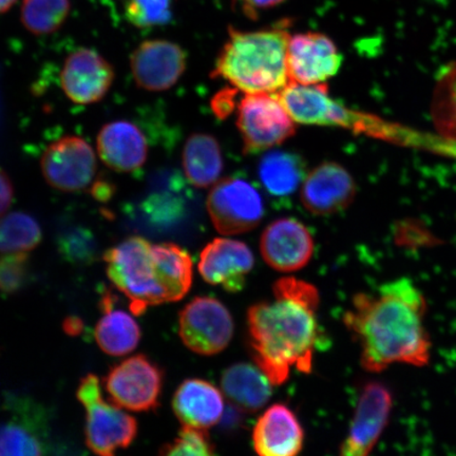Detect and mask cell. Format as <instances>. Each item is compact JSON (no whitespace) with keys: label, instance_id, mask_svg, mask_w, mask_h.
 <instances>
[{"label":"cell","instance_id":"36","mask_svg":"<svg viewBox=\"0 0 456 456\" xmlns=\"http://www.w3.org/2000/svg\"><path fill=\"white\" fill-rule=\"evenodd\" d=\"M242 4L249 10H260L275 7L281 4L284 0H241Z\"/></svg>","mask_w":456,"mask_h":456},{"label":"cell","instance_id":"21","mask_svg":"<svg viewBox=\"0 0 456 456\" xmlns=\"http://www.w3.org/2000/svg\"><path fill=\"white\" fill-rule=\"evenodd\" d=\"M305 432L297 416L282 403L273 404L256 420L253 432L258 456H298Z\"/></svg>","mask_w":456,"mask_h":456},{"label":"cell","instance_id":"16","mask_svg":"<svg viewBox=\"0 0 456 456\" xmlns=\"http://www.w3.org/2000/svg\"><path fill=\"white\" fill-rule=\"evenodd\" d=\"M186 54L179 45L163 39L142 43L131 55V72L138 87L151 93L173 88L186 70Z\"/></svg>","mask_w":456,"mask_h":456},{"label":"cell","instance_id":"33","mask_svg":"<svg viewBox=\"0 0 456 456\" xmlns=\"http://www.w3.org/2000/svg\"><path fill=\"white\" fill-rule=\"evenodd\" d=\"M62 256L72 264L86 265L93 262L95 256L94 237L84 231H76L62 237L60 242Z\"/></svg>","mask_w":456,"mask_h":456},{"label":"cell","instance_id":"25","mask_svg":"<svg viewBox=\"0 0 456 456\" xmlns=\"http://www.w3.org/2000/svg\"><path fill=\"white\" fill-rule=\"evenodd\" d=\"M182 159L186 178L193 186L208 188L219 181L224 170V158L219 142L213 135H191L185 142Z\"/></svg>","mask_w":456,"mask_h":456},{"label":"cell","instance_id":"17","mask_svg":"<svg viewBox=\"0 0 456 456\" xmlns=\"http://www.w3.org/2000/svg\"><path fill=\"white\" fill-rule=\"evenodd\" d=\"M356 195L353 176L335 162H324L305 176L300 198L306 210L318 216L338 214L349 208Z\"/></svg>","mask_w":456,"mask_h":456},{"label":"cell","instance_id":"6","mask_svg":"<svg viewBox=\"0 0 456 456\" xmlns=\"http://www.w3.org/2000/svg\"><path fill=\"white\" fill-rule=\"evenodd\" d=\"M244 151L258 152L281 144L296 133L294 119L277 94H245L238 106Z\"/></svg>","mask_w":456,"mask_h":456},{"label":"cell","instance_id":"35","mask_svg":"<svg viewBox=\"0 0 456 456\" xmlns=\"http://www.w3.org/2000/svg\"><path fill=\"white\" fill-rule=\"evenodd\" d=\"M14 196V188L9 175L5 171L0 168V216L7 213V210L12 203Z\"/></svg>","mask_w":456,"mask_h":456},{"label":"cell","instance_id":"7","mask_svg":"<svg viewBox=\"0 0 456 456\" xmlns=\"http://www.w3.org/2000/svg\"><path fill=\"white\" fill-rule=\"evenodd\" d=\"M0 419V456H45L49 419L42 404L26 396L9 395Z\"/></svg>","mask_w":456,"mask_h":456},{"label":"cell","instance_id":"5","mask_svg":"<svg viewBox=\"0 0 456 456\" xmlns=\"http://www.w3.org/2000/svg\"><path fill=\"white\" fill-rule=\"evenodd\" d=\"M78 402L86 411L85 436L87 447L98 456H116L138 435V421L102 395L98 376L88 374L79 383Z\"/></svg>","mask_w":456,"mask_h":456},{"label":"cell","instance_id":"14","mask_svg":"<svg viewBox=\"0 0 456 456\" xmlns=\"http://www.w3.org/2000/svg\"><path fill=\"white\" fill-rule=\"evenodd\" d=\"M342 56L330 39L321 33L290 37L288 47L289 83L318 85L338 74Z\"/></svg>","mask_w":456,"mask_h":456},{"label":"cell","instance_id":"31","mask_svg":"<svg viewBox=\"0 0 456 456\" xmlns=\"http://www.w3.org/2000/svg\"><path fill=\"white\" fill-rule=\"evenodd\" d=\"M159 456H215L207 431L182 428L179 436L159 450Z\"/></svg>","mask_w":456,"mask_h":456},{"label":"cell","instance_id":"3","mask_svg":"<svg viewBox=\"0 0 456 456\" xmlns=\"http://www.w3.org/2000/svg\"><path fill=\"white\" fill-rule=\"evenodd\" d=\"M289 39L282 28L232 31L216 61L214 77L225 79L245 94H277L289 84Z\"/></svg>","mask_w":456,"mask_h":456},{"label":"cell","instance_id":"37","mask_svg":"<svg viewBox=\"0 0 456 456\" xmlns=\"http://www.w3.org/2000/svg\"><path fill=\"white\" fill-rule=\"evenodd\" d=\"M93 195L101 201L110 199L111 195L110 184L104 181L96 182L94 187H93Z\"/></svg>","mask_w":456,"mask_h":456},{"label":"cell","instance_id":"18","mask_svg":"<svg viewBox=\"0 0 456 456\" xmlns=\"http://www.w3.org/2000/svg\"><path fill=\"white\" fill-rule=\"evenodd\" d=\"M261 254L273 270L295 272L309 264L314 241L311 232L299 221L278 219L265 228L260 243Z\"/></svg>","mask_w":456,"mask_h":456},{"label":"cell","instance_id":"38","mask_svg":"<svg viewBox=\"0 0 456 456\" xmlns=\"http://www.w3.org/2000/svg\"><path fill=\"white\" fill-rule=\"evenodd\" d=\"M16 2L17 0H0V14L7 12Z\"/></svg>","mask_w":456,"mask_h":456},{"label":"cell","instance_id":"27","mask_svg":"<svg viewBox=\"0 0 456 456\" xmlns=\"http://www.w3.org/2000/svg\"><path fill=\"white\" fill-rule=\"evenodd\" d=\"M42 239V227L32 216L22 212L0 216V255L31 252Z\"/></svg>","mask_w":456,"mask_h":456},{"label":"cell","instance_id":"2","mask_svg":"<svg viewBox=\"0 0 456 456\" xmlns=\"http://www.w3.org/2000/svg\"><path fill=\"white\" fill-rule=\"evenodd\" d=\"M273 300L254 305L248 312V340L254 359L273 385H281L290 370H312L319 338L315 287L282 278L273 287Z\"/></svg>","mask_w":456,"mask_h":456},{"label":"cell","instance_id":"9","mask_svg":"<svg viewBox=\"0 0 456 456\" xmlns=\"http://www.w3.org/2000/svg\"><path fill=\"white\" fill-rule=\"evenodd\" d=\"M208 212L222 235H239L258 226L265 204L256 188L240 178L216 182L208 198Z\"/></svg>","mask_w":456,"mask_h":456},{"label":"cell","instance_id":"29","mask_svg":"<svg viewBox=\"0 0 456 456\" xmlns=\"http://www.w3.org/2000/svg\"><path fill=\"white\" fill-rule=\"evenodd\" d=\"M31 279L28 253L0 255V295L12 296L26 288Z\"/></svg>","mask_w":456,"mask_h":456},{"label":"cell","instance_id":"11","mask_svg":"<svg viewBox=\"0 0 456 456\" xmlns=\"http://www.w3.org/2000/svg\"><path fill=\"white\" fill-rule=\"evenodd\" d=\"M179 334L188 349L197 354L216 355L230 345L232 317L221 301L197 297L180 313Z\"/></svg>","mask_w":456,"mask_h":456},{"label":"cell","instance_id":"13","mask_svg":"<svg viewBox=\"0 0 456 456\" xmlns=\"http://www.w3.org/2000/svg\"><path fill=\"white\" fill-rule=\"evenodd\" d=\"M392 407L389 387L378 381L364 386L338 456H370L389 423Z\"/></svg>","mask_w":456,"mask_h":456},{"label":"cell","instance_id":"34","mask_svg":"<svg viewBox=\"0 0 456 456\" xmlns=\"http://www.w3.org/2000/svg\"><path fill=\"white\" fill-rule=\"evenodd\" d=\"M236 90L222 91L213 101L214 111L221 118L228 116L236 107Z\"/></svg>","mask_w":456,"mask_h":456},{"label":"cell","instance_id":"24","mask_svg":"<svg viewBox=\"0 0 456 456\" xmlns=\"http://www.w3.org/2000/svg\"><path fill=\"white\" fill-rule=\"evenodd\" d=\"M102 316L94 330L101 350L110 356H124L134 351L142 338L141 328L129 313L114 307L111 295L102 299Z\"/></svg>","mask_w":456,"mask_h":456},{"label":"cell","instance_id":"1","mask_svg":"<svg viewBox=\"0 0 456 456\" xmlns=\"http://www.w3.org/2000/svg\"><path fill=\"white\" fill-rule=\"evenodd\" d=\"M427 301L408 278L387 282L376 293L357 294L345 323L361 346V362L379 373L395 363L423 368L431 358L425 326Z\"/></svg>","mask_w":456,"mask_h":456},{"label":"cell","instance_id":"8","mask_svg":"<svg viewBox=\"0 0 456 456\" xmlns=\"http://www.w3.org/2000/svg\"><path fill=\"white\" fill-rule=\"evenodd\" d=\"M163 384L161 368L142 354L118 363L104 379L111 402L134 412L151 411L159 407Z\"/></svg>","mask_w":456,"mask_h":456},{"label":"cell","instance_id":"26","mask_svg":"<svg viewBox=\"0 0 456 456\" xmlns=\"http://www.w3.org/2000/svg\"><path fill=\"white\" fill-rule=\"evenodd\" d=\"M258 176L271 195L288 197L298 190L305 179V164L296 153L275 151L260 159Z\"/></svg>","mask_w":456,"mask_h":456},{"label":"cell","instance_id":"20","mask_svg":"<svg viewBox=\"0 0 456 456\" xmlns=\"http://www.w3.org/2000/svg\"><path fill=\"white\" fill-rule=\"evenodd\" d=\"M96 147L102 163L118 173H134L147 161L146 136L134 123L126 119L104 125L98 134Z\"/></svg>","mask_w":456,"mask_h":456},{"label":"cell","instance_id":"10","mask_svg":"<svg viewBox=\"0 0 456 456\" xmlns=\"http://www.w3.org/2000/svg\"><path fill=\"white\" fill-rule=\"evenodd\" d=\"M285 110L294 121L306 125L338 126L355 133L368 131L369 118L351 111L330 98L326 84L299 85L289 83L278 94Z\"/></svg>","mask_w":456,"mask_h":456},{"label":"cell","instance_id":"4","mask_svg":"<svg viewBox=\"0 0 456 456\" xmlns=\"http://www.w3.org/2000/svg\"><path fill=\"white\" fill-rule=\"evenodd\" d=\"M102 258L108 278L126 296L134 315L171 302L155 244L140 236L129 237L106 250Z\"/></svg>","mask_w":456,"mask_h":456},{"label":"cell","instance_id":"12","mask_svg":"<svg viewBox=\"0 0 456 456\" xmlns=\"http://www.w3.org/2000/svg\"><path fill=\"white\" fill-rule=\"evenodd\" d=\"M50 186L65 192L85 190L94 181L98 161L94 148L77 135H66L47 147L41 159Z\"/></svg>","mask_w":456,"mask_h":456},{"label":"cell","instance_id":"28","mask_svg":"<svg viewBox=\"0 0 456 456\" xmlns=\"http://www.w3.org/2000/svg\"><path fill=\"white\" fill-rule=\"evenodd\" d=\"M70 7V0H24L22 25L34 36H47L64 25Z\"/></svg>","mask_w":456,"mask_h":456},{"label":"cell","instance_id":"19","mask_svg":"<svg viewBox=\"0 0 456 456\" xmlns=\"http://www.w3.org/2000/svg\"><path fill=\"white\" fill-rule=\"evenodd\" d=\"M255 265L252 250L247 244L219 238L205 247L200 256L199 272L204 281L220 285L227 292L237 293Z\"/></svg>","mask_w":456,"mask_h":456},{"label":"cell","instance_id":"22","mask_svg":"<svg viewBox=\"0 0 456 456\" xmlns=\"http://www.w3.org/2000/svg\"><path fill=\"white\" fill-rule=\"evenodd\" d=\"M173 409L182 426L207 431L224 415V395L207 380L187 379L175 393Z\"/></svg>","mask_w":456,"mask_h":456},{"label":"cell","instance_id":"30","mask_svg":"<svg viewBox=\"0 0 456 456\" xmlns=\"http://www.w3.org/2000/svg\"><path fill=\"white\" fill-rule=\"evenodd\" d=\"M125 12L134 27L161 26L170 20V0H129Z\"/></svg>","mask_w":456,"mask_h":456},{"label":"cell","instance_id":"15","mask_svg":"<svg viewBox=\"0 0 456 456\" xmlns=\"http://www.w3.org/2000/svg\"><path fill=\"white\" fill-rule=\"evenodd\" d=\"M116 77L110 61L93 49H78L67 57L61 85L67 98L79 105L95 104L105 98Z\"/></svg>","mask_w":456,"mask_h":456},{"label":"cell","instance_id":"23","mask_svg":"<svg viewBox=\"0 0 456 456\" xmlns=\"http://www.w3.org/2000/svg\"><path fill=\"white\" fill-rule=\"evenodd\" d=\"M272 385L256 364L244 362L232 364L221 378L224 395L245 412H256L265 406L272 396Z\"/></svg>","mask_w":456,"mask_h":456},{"label":"cell","instance_id":"32","mask_svg":"<svg viewBox=\"0 0 456 456\" xmlns=\"http://www.w3.org/2000/svg\"><path fill=\"white\" fill-rule=\"evenodd\" d=\"M432 113L441 133L456 140V76L441 88Z\"/></svg>","mask_w":456,"mask_h":456}]
</instances>
